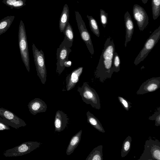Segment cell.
<instances>
[{"label":"cell","instance_id":"7a4b0ae2","mask_svg":"<svg viewBox=\"0 0 160 160\" xmlns=\"http://www.w3.org/2000/svg\"><path fill=\"white\" fill-rule=\"evenodd\" d=\"M77 91L79 92L84 102L87 104H90L96 109H101L100 99L98 94L87 82H84L81 87H78Z\"/></svg>","mask_w":160,"mask_h":160},{"label":"cell","instance_id":"ba28073f","mask_svg":"<svg viewBox=\"0 0 160 160\" xmlns=\"http://www.w3.org/2000/svg\"><path fill=\"white\" fill-rule=\"evenodd\" d=\"M75 16L81 37L86 44L89 51L92 55L94 50L90 35L86 28L85 23L78 12L75 11Z\"/></svg>","mask_w":160,"mask_h":160},{"label":"cell","instance_id":"277c9868","mask_svg":"<svg viewBox=\"0 0 160 160\" xmlns=\"http://www.w3.org/2000/svg\"><path fill=\"white\" fill-rule=\"evenodd\" d=\"M18 45L22 61L29 72H30V60L28 45L24 24L21 20L18 33Z\"/></svg>","mask_w":160,"mask_h":160},{"label":"cell","instance_id":"8992f818","mask_svg":"<svg viewBox=\"0 0 160 160\" xmlns=\"http://www.w3.org/2000/svg\"><path fill=\"white\" fill-rule=\"evenodd\" d=\"M42 143L37 142L28 141L5 151L3 154L6 157L21 156L30 153L39 148Z\"/></svg>","mask_w":160,"mask_h":160},{"label":"cell","instance_id":"3957f363","mask_svg":"<svg viewBox=\"0 0 160 160\" xmlns=\"http://www.w3.org/2000/svg\"><path fill=\"white\" fill-rule=\"evenodd\" d=\"M138 160H160V141L149 137L145 141L144 149Z\"/></svg>","mask_w":160,"mask_h":160},{"label":"cell","instance_id":"f1b7e54d","mask_svg":"<svg viewBox=\"0 0 160 160\" xmlns=\"http://www.w3.org/2000/svg\"><path fill=\"white\" fill-rule=\"evenodd\" d=\"M100 18L101 22L104 28H105L108 23V14L103 10L100 9Z\"/></svg>","mask_w":160,"mask_h":160},{"label":"cell","instance_id":"4316f807","mask_svg":"<svg viewBox=\"0 0 160 160\" xmlns=\"http://www.w3.org/2000/svg\"><path fill=\"white\" fill-rule=\"evenodd\" d=\"M120 59L118 53L115 52L113 55L112 69L113 72H118L120 70Z\"/></svg>","mask_w":160,"mask_h":160},{"label":"cell","instance_id":"8fae6325","mask_svg":"<svg viewBox=\"0 0 160 160\" xmlns=\"http://www.w3.org/2000/svg\"><path fill=\"white\" fill-rule=\"evenodd\" d=\"M0 115L6 120L9 126L16 129L25 127L27 125L23 120L7 109L0 108Z\"/></svg>","mask_w":160,"mask_h":160},{"label":"cell","instance_id":"9c48e42d","mask_svg":"<svg viewBox=\"0 0 160 160\" xmlns=\"http://www.w3.org/2000/svg\"><path fill=\"white\" fill-rule=\"evenodd\" d=\"M132 13L139 30L143 31L148 24V17L146 11L143 7L136 4L133 6Z\"/></svg>","mask_w":160,"mask_h":160},{"label":"cell","instance_id":"d6986e66","mask_svg":"<svg viewBox=\"0 0 160 160\" xmlns=\"http://www.w3.org/2000/svg\"><path fill=\"white\" fill-rule=\"evenodd\" d=\"M69 13V8L67 4H66L63 6L59 21V26L61 32H63L68 22Z\"/></svg>","mask_w":160,"mask_h":160},{"label":"cell","instance_id":"5bb4252c","mask_svg":"<svg viewBox=\"0 0 160 160\" xmlns=\"http://www.w3.org/2000/svg\"><path fill=\"white\" fill-rule=\"evenodd\" d=\"M83 67H80L73 70L66 78V89L69 91L73 88L79 80L83 70Z\"/></svg>","mask_w":160,"mask_h":160},{"label":"cell","instance_id":"e0dca14e","mask_svg":"<svg viewBox=\"0 0 160 160\" xmlns=\"http://www.w3.org/2000/svg\"><path fill=\"white\" fill-rule=\"evenodd\" d=\"M64 38L61 44L71 48L72 45L74 35L72 27L68 22L63 32Z\"/></svg>","mask_w":160,"mask_h":160},{"label":"cell","instance_id":"f546056e","mask_svg":"<svg viewBox=\"0 0 160 160\" xmlns=\"http://www.w3.org/2000/svg\"><path fill=\"white\" fill-rule=\"evenodd\" d=\"M118 99L124 108L127 111H128L132 107L131 102L128 101L124 98L121 96H118Z\"/></svg>","mask_w":160,"mask_h":160},{"label":"cell","instance_id":"44dd1931","mask_svg":"<svg viewBox=\"0 0 160 160\" xmlns=\"http://www.w3.org/2000/svg\"><path fill=\"white\" fill-rule=\"evenodd\" d=\"M102 145H99L94 148L90 152L86 160H102Z\"/></svg>","mask_w":160,"mask_h":160},{"label":"cell","instance_id":"5b68a950","mask_svg":"<svg viewBox=\"0 0 160 160\" xmlns=\"http://www.w3.org/2000/svg\"><path fill=\"white\" fill-rule=\"evenodd\" d=\"M160 38V25L147 40L143 48L136 57L134 61L135 65H138L147 56L155 46Z\"/></svg>","mask_w":160,"mask_h":160},{"label":"cell","instance_id":"4dcf8cb0","mask_svg":"<svg viewBox=\"0 0 160 160\" xmlns=\"http://www.w3.org/2000/svg\"><path fill=\"white\" fill-rule=\"evenodd\" d=\"M10 129L7 121L0 115V131Z\"/></svg>","mask_w":160,"mask_h":160},{"label":"cell","instance_id":"4fadbf2b","mask_svg":"<svg viewBox=\"0 0 160 160\" xmlns=\"http://www.w3.org/2000/svg\"><path fill=\"white\" fill-rule=\"evenodd\" d=\"M69 119L67 115L62 111L58 110L56 112L54 120L55 131L60 132L67 127Z\"/></svg>","mask_w":160,"mask_h":160},{"label":"cell","instance_id":"d4e9b609","mask_svg":"<svg viewBox=\"0 0 160 160\" xmlns=\"http://www.w3.org/2000/svg\"><path fill=\"white\" fill-rule=\"evenodd\" d=\"M87 17L89 20V25L91 31L95 35L98 37H99L100 32L96 20L91 16L87 15Z\"/></svg>","mask_w":160,"mask_h":160},{"label":"cell","instance_id":"83f0119b","mask_svg":"<svg viewBox=\"0 0 160 160\" xmlns=\"http://www.w3.org/2000/svg\"><path fill=\"white\" fill-rule=\"evenodd\" d=\"M148 119L155 120V125L156 126H160V107H159L152 116L148 118Z\"/></svg>","mask_w":160,"mask_h":160},{"label":"cell","instance_id":"30bf717a","mask_svg":"<svg viewBox=\"0 0 160 160\" xmlns=\"http://www.w3.org/2000/svg\"><path fill=\"white\" fill-rule=\"evenodd\" d=\"M71 52L70 48L61 44L57 48L56 53V72L59 75H60L65 69V68L64 66V63L68 60L69 55Z\"/></svg>","mask_w":160,"mask_h":160},{"label":"cell","instance_id":"484cf974","mask_svg":"<svg viewBox=\"0 0 160 160\" xmlns=\"http://www.w3.org/2000/svg\"><path fill=\"white\" fill-rule=\"evenodd\" d=\"M152 18L156 19L160 15V0H152Z\"/></svg>","mask_w":160,"mask_h":160},{"label":"cell","instance_id":"d6a6232c","mask_svg":"<svg viewBox=\"0 0 160 160\" xmlns=\"http://www.w3.org/2000/svg\"><path fill=\"white\" fill-rule=\"evenodd\" d=\"M148 0H142V1L144 4H145L147 2Z\"/></svg>","mask_w":160,"mask_h":160},{"label":"cell","instance_id":"ac0fdd59","mask_svg":"<svg viewBox=\"0 0 160 160\" xmlns=\"http://www.w3.org/2000/svg\"><path fill=\"white\" fill-rule=\"evenodd\" d=\"M82 132V130H80L71 138L66 149L67 155H70L72 154L78 145L81 141Z\"/></svg>","mask_w":160,"mask_h":160},{"label":"cell","instance_id":"cb8c5ba5","mask_svg":"<svg viewBox=\"0 0 160 160\" xmlns=\"http://www.w3.org/2000/svg\"><path fill=\"white\" fill-rule=\"evenodd\" d=\"M132 138L128 136L123 142L121 151L122 158L125 157L128 154L131 149Z\"/></svg>","mask_w":160,"mask_h":160},{"label":"cell","instance_id":"2e32d148","mask_svg":"<svg viewBox=\"0 0 160 160\" xmlns=\"http://www.w3.org/2000/svg\"><path fill=\"white\" fill-rule=\"evenodd\" d=\"M124 22L126 28L125 47L126 48L128 43L130 41L133 34L134 25L131 16L128 11L125 13L124 16Z\"/></svg>","mask_w":160,"mask_h":160},{"label":"cell","instance_id":"9a60e30c","mask_svg":"<svg viewBox=\"0 0 160 160\" xmlns=\"http://www.w3.org/2000/svg\"><path fill=\"white\" fill-rule=\"evenodd\" d=\"M28 106L29 111L34 115L38 113L45 112L47 108L45 102L38 98H36L31 100Z\"/></svg>","mask_w":160,"mask_h":160},{"label":"cell","instance_id":"7c38bea8","mask_svg":"<svg viewBox=\"0 0 160 160\" xmlns=\"http://www.w3.org/2000/svg\"><path fill=\"white\" fill-rule=\"evenodd\" d=\"M160 88V77H153L143 82L137 91L138 95L155 91Z\"/></svg>","mask_w":160,"mask_h":160},{"label":"cell","instance_id":"52a82bcc","mask_svg":"<svg viewBox=\"0 0 160 160\" xmlns=\"http://www.w3.org/2000/svg\"><path fill=\"white\" fill-rule=\"evenodd\" d=\"M32 44V52L37 75L42 84H45L47 79V71L44 53L42 49L39 50L35 45Z\"/></svg>","mask_w":160,"mask_h":160},{"label":"cell","instance_id":"6da1fadb","mask_svg":"<svg viewBox=\"0 0 160 160\" xmlns=\"http://www.w3.org/2000/svg\"><path fill=\"white\" fill-rule=\"evenodd\" d=\"M115 52L113 40L109 37L106 41L104 47L94 72L96 78L103 82L110 79L113 72L112 62L114 54Z\"/></svg>","mask_w":160,"mask_h":160},{"label":"cell","instance_id":"ffe728a7","mask_svg":"<svg viewBox=\"0 0 160 160\" xmlns=\"http://www.w3.org/2000/svg\"><path fill=\"white\" fill-rule=\"evenodd\" d=\"M87 122L97 130L104 133L105 131L98 119L89 111L86 113Z\"/></svg>","mask_w":160,"mask_h":160},{"label":"cell","instance_id":"7402d4cb","mask_svg":"<svg viewBox=\"0 0 160 160\" xmlns=\"http://www.w3.org/2000/svg\"><path fill=\"white\" fill-rule=\"evenodd\" d=\"M14 18V16H8L0 21V35L7 31Z\"/></svg>","mask_w":160,"mask_h":160},{"label":"cell","instance_id":"603a6c76","mask_svg":"<svg viewBox=\"0 0 160 160\" xmlns=\"http://www.w3.org/2000/svg\"><path fill=\"white\" fill-rule=\"evenodd\" d=\"M26 0H2V2L11 8L19 9L26 5Z\"/></svg>","mask_w":160,"mask_h":160},{"label":"cell","instance_id":"1f68e13d","mask_svg":"<svg viewBox=\"0 0 160 160\" xmlns=\"http://www.w3.org/2000/svg\"><path fill=\"white\" fill-rule=\"evenodd\" d=\"M72 62L69 59L66 61L64 63V66L65 68L70 67L72 65Z\"/></svg>","mask_w":160,"mask_h":160}]
</instances>
